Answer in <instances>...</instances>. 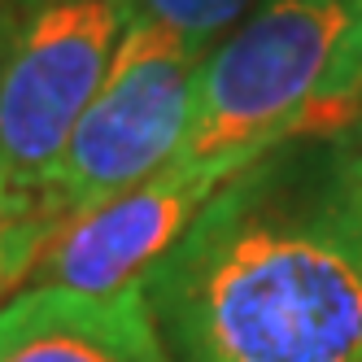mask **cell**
I'll use <instances>...</instances> for the list:
<instances>
[{"instance_id":"obj_5","label":"cell","mask_w":362,"mask_h":362,"mask_svg":"<svg viewBox=\"0 0 362 362\" xmlns=\"http://www.w3.org/2000/svg\"><path fill=\"white\" fill-rule=\"evenodd\" d=\"M245 166L249 162L175 158L158 175H148L144 184L100 201L96 210L74 214L44 249L35 284L88 297H114L122 288H136L184 240V231L214 201V192Z\"/></svg>"},{"instance_id":"obj_9","label":"cell","mask_w":362,"mask_h":362,"mask_svg":"<svg viewBox=\"0 0 362 362\" xmlns=\"http://www.w3.org/2000/svg\"><path fill=\"white\" fill-rule=\"evenodd\" d=\"M341 153H345V170H349V184L358 197V214H362V118L341 132Z\"/></svg>"},{"instance_id":"obj_1","label":"cell","mask_w":362,"mask_h":362,"mask_svg":"<svg viewBox=\"0 0 362 362\" xmlns=\"http://www.w3.org/2000/svg\"><path fill=\"white\" fill-rule=\"evenodd\" d=\"M175 362H362V214L341 136L231 175L144 279Z\"/></svg>"},{"instance_id":"obj_11","label":"cell","mask_w":362,"mask_h":362,"mask_svg":"<svg viewBox=\"0 0 362 362\" xmlns=\"http://www.w3.org/2000/svg\"><path fill=\"white\" fill-rule=\"evenodd\" d=\"M354 9H358V18H362V0H354Z\"/></svg>"},{"instance_id":"obj_6","label":"cell","mask_w":362,"mask_h":362,"mask_svg":"<svg viewBox=\"0 0 362 362\" xmlns=\"http://www.w3.org/2000/svg\"><path fill=\"white\" fill-rule=\"evenodd\" d=\"M0 362H175L144 284L114 297L70 288L18 293L0 305Z\"/></svg>"},{"instance_id":"obj_2","label":"cell","mask_w":362,"mask_h":362,"mask_svg":"<svg viewBox=\"0 0 362 362\" xmlns=\"http://www.w3.org/2000/svg\"><path fill=\"white\" fill-rule=\"evenodd\" d=\"M362 118L354 0H257L197 74L184 162H253L293 136H341Z\"/></svg>"},{"instance_id":"obj_3","label":"cell","mask_w":362,"mask_h":362,"mask_svg":"<svg viewBox=\"0 0 362 362\" xmlns=\"http://www.w3.org/2000/svg\"><path fill=\"white\" fill-rule=\"evenodd\" d=\"M205 57V48L188 44L170 27L127 22L105 83L83 110L48 179V192L66 205L70 218L144 184L179 158Z\"/></svg>"},{"instance_id":"obj_7","label":"cell","mask_w":362,"mask_h":362,"mask_svg":"<svg viewBox=\"0 0 362 362\" xmlns=\"http://www.w3.org/2000/svg\"><path fill=\"white\" fill-rule=\"evenodd\" d=\"M66 223V205L48 188H27L0 170V305L35 275L44 249Z\"/></svg>"},{"instance_id":"obj_4","label":"cell","mask_w":362,"mask_h":362,"mask_svg":"<svg viewBox=\"0 0 362 362\" xmlns=\"http://www.w3.org/2000/svg\"><path fill=\"white\" fill-rule=\"evenodd\" d=\"M127 31L122 0H48L0 40V170L48 188Z\"/></svg>"},{"instance_id":"obj_10","label":"cell","mask_w":362,"mask_h":362,"mask_svg":"<svg viewBox=\"0 0 362 362\" xmlns=\"http://www.w3.org/2000/svg\"><path fill=\"white\" fill-rule=\"evenodd\" d=\"M9 5H18V9H35V5H48V0H9Z\"/></svg>"},{"instance_id":"obj_8","label":"cell","mask_w":362,"mask_h":362,"mask_svg":"<svg viewBox=\"0 0 362 362\" xmlns=\"http://www.w3.org/2000/svg\"><path fill=\"white\" fill-rule=\"evenodd\" d=\"M257 0H122L127 22H158L210 53L214 40L236 27Z\"/></svg>"}]
</instances>
